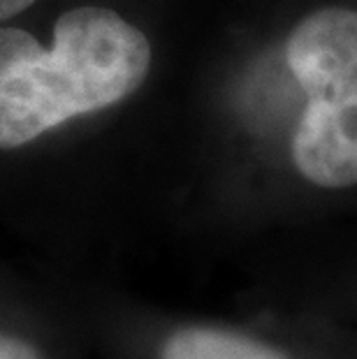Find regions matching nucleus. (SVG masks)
Returning <instances> with one entry per match:
<instances>
[{"instance_id":"obj_1","label":"nucleus","mask_w":357,"mask_h":359,"mask_svg":"<svg viewBox=\"0 0 357 359\" xmlns=\"http://www.w3.org/2000/svg\"><path fill=\"white\" fill-rule=\"evenodd\" d=\"M149 67L147 35L105 7L60 14L49 49L26 30L0 28V149H19L65 121L119 104Z\"/></svg>"},{"instance_id":"obj_2","label":"nucleus","mask_w":357,"mask_h":359,"mask_svg":"<svg viewBox=\"0 0 357 359\" xmlns=\"http://www.w3.org/2000/svg\"><path fill=\"white\" fill-rule=\"evenodd\" d=\"M285 63L307 107L292 135V163L321 188L357 186V12L325 7L290 33Z\"/></svg>"},{"instance_id":"obj_3","label":"nucleus","mask_w":357,"mask_h":359,"mask_svg":"<svg viewBox=\"0 0 357 359\" xmlns=\"http://www.w3.org/2000/svg\"><path fill=\"white\" fill-rule=\"evenodd\" d=\"M161 359H290L260 339L218 327H181L165 339Z\"/></svg>"},{"instance_id":"obj_4","label":"nucleus","mask_w":357,"mask_h":359,"mask_svg":"<svg viewBox=\"0 0 357 359\" xmlns=\"http://www.w3.org/2000/svg\"><path fill=\"white\" fill-rule=\"evenodd\" d=\"M0 359H44V357L30 343L0 334Z\"/></svg>"},{"instance_id":"obj_5","label":"nucleus","mask_w":357,"mask_h":359,"mask_svg":"<svg viewBox=\"0 0 357 359\" xmlns=\"http://www.w3.org/2000/svg\"><path fill=\"white\" fill-rule=\"evenodd\" d=\"M33 3H35V0H0V21L17 17V14L28 10Z\"/></svg>"}]
</instances>
